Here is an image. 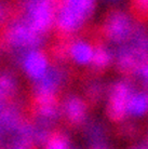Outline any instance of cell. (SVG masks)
I'll return each instance as SVG.
<instances>
[{"instance_id": "7c38bea8", "label": "cell", "mask_w": 148, "mask_h": 149, "mask_svg": "<svg viewBox=\"0 0 148 149\" xmlns=\"http://www.w3.org/2000/svg\"><path fill=\"white\" fill-rule=\"evenodd\" d=\"M133 74H135L137 78L148 88V61L140 64L135 68V70L133 71Z\"/></svg>"}, {"instance_id": "5b68a950", "label": "cell", "mask_w": 148, "mask_h": 149, "mask_svg": "<svg viewBox=\"0 0 148 149\" xmlns=\"http://www.w3.org/2000/svg\"><path fill=\"white\" fill-rule=\"evenodd\" d=\"M140 65V61L136 54L131 48L129 43H124L117 52V67L120 71L124 74H129L135 70V68Z\"/></svg>"}, {"instance_id": "5bb4252c", "label": "cell", "mask_w": 148, "mask_h": 149, "mask_svg": "<svg viewBox=\"0 0 148 149\" xmlns=\"http://www.w3.org/2000/svg\"><path fill=\"white\" fill-rule=\"evenodd\" d=\"M93 149H109V147H108L107 145L103 144V143H98V144H96V145H94Z\"/></svg>"}, {"instance_id": "6da1fadb", "label": "cell", "mask_w": 148, "mask_h": 149, "mask_svg": "<svg viewBox=\"0 0 148 149\" xmlns=\"http://www.w3.org/2000/svg\"><path fill=\"white\" fill-rule=\"evenodd\" d=\"M134 25L129 14L121 10H115L105 19L104 33L110 41L124 45L133 34Z\"/></svg>"}, {"instance_id": "3957f363", "label": "cell", "mask_w": 148, "mask_h": 149, "mask_svg": "<svg viewBox=\"0 0 148 149\" xmlns=\"http://www.w3.org/2000/svg\"><path fill=\"white\" fill-rule=\"evenodd\" d=\"M93 1H69L59 15V25L66 31H74L89 19L94 10Z\"/></svg>"}, {"instance_id": "52a82bcc", "label": "cell", "mask_w": 148, "mask_h": 149, "mask_svg": "<svg viewBox=\"0 0 148 149\" xmlns=\"http://www.w3.org/2000/svg\"><path fill=\"white\" fill-rule=\"evenodd\" d=\"M128 115L132 117H143L148 112V90L133 92L128 102Z\"/></svg>"}, {"instance_id": "30bf717a", "label": "cell", "mask_w": 148, "mask_h": 149, "mask_svg": "<svg viewBox=\"0 0 148 149\" xmlns=\"http://www.w3.org/2000/svg\"><path fill=\"white\" fill-rule=\"evenodd\" d=\"M112 61V52L110 50L104 45H98L95 50H94V56H93L92 63L98 69H104Z\"/></svg>"}, {"instance_id": "8992f818", "label": "cell", "mask_w": 148, "mask_h": 149, "mask_svg": "<svg viewBox=\"0 0 148 149\" xmlns=\"http://www.w3.org/2000/svg\"><path fill=\"white\" fill-rule=\"evenodd\" d=\"M24 67H25L27 74H29L31 78L38 79L45 74L47 60H45V55L41 54L40 52L31 51L26 56L25 62H24Z\"/></svg>"}, {"instance_id": "9a60e30c", "label": "cell", "mask_w": 148, "mask_h": 149, "mask_svg": "<svg viewBox=\"0 0 148 149\" xmlns=\"http://www.w3.org/2000/svg\"><path fill=\"white\" fill-rule=\"evenodd\" d=\"M133 149H148V146H140V147H136V148Z\"/></svg>"}, {"instance_id": "7a4b0ae2", "label": "cell", "mask_w": 148, "mask_h": 149, "mask_svg": "<svg viewBox=\"0 0 148 149\" xmlns=\"http://www.w3.org/2000/svg\"><path fill=\"white\" fill-rule=\"evenodd\" d=\"M132 94V86L126 80H119L112 84L107 103V116L109 119L119 122L126 118L128 115V102Z\"/></svg>"}, {"instance_id": "4fadbf2b", "label": "cell", "mask_w": 148, "mask_h": 149, "mask_svg": "<svg viewBox=\"0 0 148 149\" xmlns=\"http://www.w3.org/2000/svg\"><path fill=\"white\" fill-rule=\"evenodd\" d=\"M48 149H67V145L65 141L62 138H54L50 143Z\"/></svg>"}, {"instance_id": "277c9868", "label": "cell", "mask_w": 148, "mask_h": 149, "mask_svg": "<svg viewBox=\"0 0 148 149\" xmlns=\"http://www.w3.org/2000/svg\"><path fill=\"white\" fill-rule=\"evenodd\" d=\"M126 43H129L133 49L140 64L148 61V30L144 25H134L133 34Z\"/></svg>"}, {"instance_id": "9c48e42d", "label": "cell", "mask_w": 148, "mask_h": 149, "mask_svg": "<svg viewBox=\"0 0 148 149\" xmlns=\"http://www.w3.org/2000/svg\"><path fill=\"white\" fill-rule=\"evenodd\" d=\"M66 111L73 122L79 123L85 117V105L80 98L71 97L66 104Z\"/></svg>"}, {"instance_id": "ba28073f", "label": "cell", "mask_w": 148, "mask_h": 149, "mask_svg": "<svg viewBox=\"0 0 148 149\" xmlns=\"http://www.w3.org/2000/svg\"><path fill=\"white\" fill-rule=\"evenodd\" d=\"M71 54L78 64L85 65L93 61L94 49L87 42L78 41V42H75L71 48Z\"/></svg>"}, {"instance_id": "8fae6325", "label": "cell", "mask_w": 148, "mask_h": 149, "mask_svg": "<svg viewBox=\"0 0 148 149\" xmlns=\"http://www.w3.org/2000/svg\"><path fill=\"white\" fill-rule=\"evenodd\" d=\"M133 13L141 19L148 21V0L134 1L132 6Z\"/></svg>"}]
</instances>
